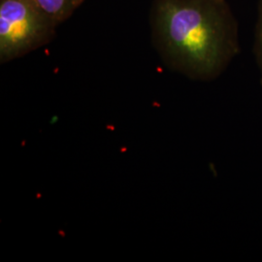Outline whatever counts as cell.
Instances as JSON below:
<instances>
[{
	"instance_id": "obj_1",
	"label": "cell",
	"mask_w": 262,
	"mask_h": 262,
	"mask_svg": "<svg viewBox=\"0 0 262 262\" xmlns=\"http://www.w3.org/2000/svg\"><path fill=\"white\" fill-rule=\"evenodd\" d=\"M152 45L163 63L190 80L222 75L239 54V29L226 0H154Z\"/></svg>"
},
{
	"instance_id": "obj_2",
	"label": "cell",
	"mask_w": 262,
	"mask_h": 262,
	"mask_svg": "<svg viewBox=\"0 0 262 262\" xmlns=\"http://www.w3.org/2000/svg\"><path fill=\"white\" fill-rule=\"evenodd\" d=\"M57 26L34 0H0V62L7 63L47 45Z\"/></svg>"
},
{
	"instance_id": "obj_3",
	"label": "cell",
	"mask_w": 262,
	"mask_h": 262,
	"mask_svg": "<svg viewBox=\"0 0 262 262\" xmlns=\"http://www.w3.org/2000/svg\"><path fill=\"white\" fill-rule=\"evenodd\" d=\"M38 6L59 25L69 19L84 0H34Z\"/></svg>"
},
{
	"instance_id": "obj_4",
	"label": "cell",
	"mask_w": 262,
	"mask_h": 262,
	"mask_svg": "<svg viewBox=\"0 0 262 262\" xmlns=\"http://www.w3.org/2000/svg\"><path fill=\"white\" fill-rule=\"evenodd\" d=\"M254 56L256 63L260 72V82L262 84V0H259L257 10V21L254 32V45H253Z\"/></svg>"
}]
</instances>
